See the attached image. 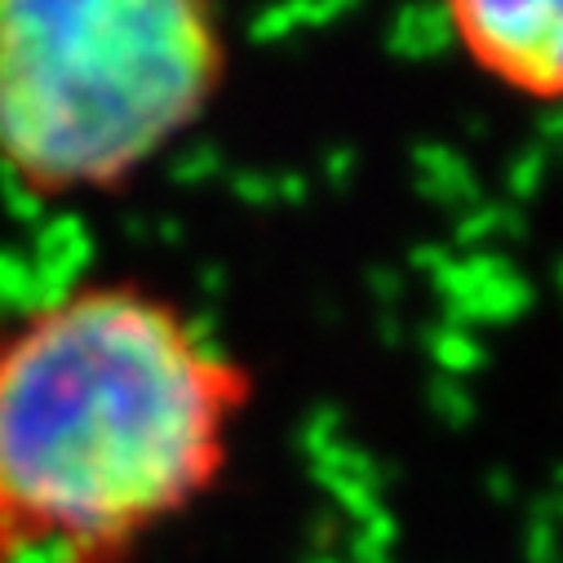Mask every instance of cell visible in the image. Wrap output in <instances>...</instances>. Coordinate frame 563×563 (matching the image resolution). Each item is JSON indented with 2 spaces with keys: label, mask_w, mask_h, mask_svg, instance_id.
<instances>
[{
  "label": "cell",
  "mask_w": 563,
  "mask_h": 563,
  "mask_svg": "<svg viewBox=\"0 0 563 563\" xmlns=\"http://www.w3.org/2000/svg\"><path fill=\"white\" fill-rule=\"evenodd\" d=\"M227 71L191 0H0V161L45 196L129 183Z\"/></svg>",
  "instance_id": "cell-2"
},
{
  "label": "cell",
  "mask_w": 563,
  "mask_h": 563,
  "mask_svg": "<svg viewBox=\"0 0 563 563\" xmlns=\"http://www.w3.org/2000/svg\"><path fill=\"white\" fill-rule=\"evenodd\" d=\"M449 19L479 71L528 98H563V0H471Z\"/></svg>",
  "instance_id": "cell-3"
},
{
  "label": "cell",
  "mask_w": 563,
  "mask_h": 563,
  "mask_svg": "<svg viewBox=\"0 0 563 563\" xmlns=\"http://www.w3.org/2000/svg\"><path fill=\"white\" fill-rule=\"evenodd\" d=\"M249 377L174 302L93 285L0 342V563H120L227 466Z\"/></svg>",
  "instance_id": "cell-1"
}]
</instances>
